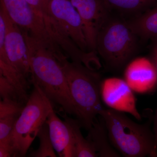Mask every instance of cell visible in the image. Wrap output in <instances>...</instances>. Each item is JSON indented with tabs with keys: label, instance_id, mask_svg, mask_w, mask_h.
I'll return each mask as SVG.
<instances>
[{
	"label": "cell",
	"instance_id": "6da1fadb",
	"mask_svg": "<svg viewBox=\"0 0 157 157\" xmlns=\"http://www.w3.org/2000/svg\"><path fill=\"white\" fill-rule=\"evenodd\" d=\"M28 49L31 82L40 88L50 102L65 113L76 116L67 78L57 54L22 32Z\"/></svg>",
	"mask_w": 157,
	"mask_h": 157
},
{
	"label": "cell",
	"instance_id": "7a4b0ae2",
	"mask_svg": "<svg viewBox=\"0 0 157 157\" xmlns=\"http://www.w3.org/2000/svg\"><path fill=\"white\" fill-rule=\"evenodd\" d=\"M103 119L113 146L123 156L157 157V144L151 125L153 117L144 124L136 123L123 112L103 109Z\"/></svg>",
	"mask_w": 157,
	"mask_h": 157
},
{
	"label": "cell",
	"instance_id": "3957f363",
	"mask_svg": "<svg viewBox=\"0 0 157 157\" xmlns=\"http://www.w3.org/2000/svg\"><path fill=\"white\" fill-rule=\"evenodd\" d=\"M6 26L0 24V75L6 77L19 95L28 94L31 68L28 49L20 28L0 6Z\"/></svg>",
	"mask_w": 157,
	"mask_h": 157
},
{
	"label": "cell",
	"instance_id": "277c9868",
	"mask_svg": "<svg viewBox=\"0 0 157 157\" xmlns=\"http://www.w3.org/2000/svg\"><path fill=\"white\" fill-rule=\"evenodd\" d=\"M57 58L67 78L77 121L81 128L88 131L104 109L100 75L82 64L68 61L64 55Z\"/></svg>",
	"mask_w": 157,
	"mask_h": 157
},
{
	"label": "cell",
	"instance_id": "5b68a950",
	"mask_svg": "<svg viewBox=\"0 0 157 157\" xmlns=\"http://www.w3.org/2000/svg\"><path fill=\"white\" fill-rule=\"evenodd\" d=\"M16 121L9 140L13 157H25L46 122L53 104L36 85Z\"/></svg>",
	"mask_w": 157,
	"mask_h": 157
},
{
	"label": "cell",
	"instance_id": "8992f818",
	"mask_svg": "<svg viewBox=\"0 0 157 157\" xmlns=\"http://www.w3.org/2000/svg\"><path fill=\"white\" fill-rule=\"evenodd\" d=\"M136 36L129 24L119 21L106 22L98 34L96 49L107 64L119 69L135 52Z\"/></svg>",
	"mask_w": 157,
	"mask_h": 157
},
{
	"label": "cell",
	"instance_id": "52a82bcc",
	"mask_svg": "<svg viewBox=\"0 0 157 157\" xmlns=\"http://www.w3.org/2000/svg\"><path fill=\"white\" fill-rule=\"evenodd\" d=\"M9 16L24 33L53 51L59 46L51 36L43 17L36 14L26 0H0Z\"/></svg>",
	"mask_w": 157,
	"mask_h": 157
},
{
	"label": "cell",
	"instance_id": "ba28073f",
	"mask_svg": "<svg viewBox=\"0 0 157 157\" xmlns=\"http://www.w3.org/2000/svg\"><path fill=\"white\" fill-rule=\"evenodd\" d=\"M81 18L88 49L95 52L98 34L107 21L109 8L103 0H70Z\"/></svg>",
	"mask_w": 157,
	"mask_h": 157
},
{
	"label": "cell",
	"instance_id": "9c48e42d",
	"mask_svg": "<svg viewBox=\"0 0 157 157\" xmlns=\"http://www.w3.org/2000/svg\"><path fill=\"white\" fill-rule=\"evenodd\" d=\"M134 93L122 78L109 77L101 81V98L104 104L109 109L128 113L140 121L141 117L137 110Z\"/></svg>",
	"mask_w": 157,
	"mask_h": 157
},
{
	"label": "cell",
	"instance_id": "30bf717a",
	"mask_svg": "<svg viewBox=\"0 0 157 157\" xmlns=\"http://www.w3.org/2000/svg\"><path fill=\"white\" fill-rule=\"evenodd\" d=\"M48 13L78 48L89 52L81 18L70 0H52Z\"/></svg>",
	"mask_w": 157,
	"mask_h": 157
},
{
	"label": "cell",
	"instance_id": "8fae6325",
	"mask_svg": "<svg viewBox=\"0 0 157 157\" xmlns=\"http://www.w3.org/2000/svg\"><path fill=\"white\" fill-rule=\"evenodd\" d=\"M124 79L137 94H151L157 90V71L150 58L139 57L129 62Z\"/></svg>",
	"mask_w": 157,
	"mask_h": 157
},
{
	"label": "cell",
	"instance_id": "7c38bea8",
	"mask_svg": "<svg viewBox=\"0 0 157 157\" xmlns=\"http://www.w3.org/2000/svg\"><path fill=\"white\" fill-rule=\"evenodd\" d=\"M54 148L59 156L75 157L72 130L66 121L58 117L53 108L46 120Z\"/></svg>",
	"mask_w": 157,
	"mask_h": 157
},
{
	"label": "cell",
	"instance_id": "4fadbf2b",
	"mask_svg": "<svg viewBox=\"0 0 157 157\" xmlns=\"http://www.w3.org/2000/svg\"><path fill=\"white\" fill-rule=\"evenodd\" d=\"M100 116V115H99ZM101 120L96 118L94 124L88 130L86 137L95 149L98 157H120L121 154L110 145L107 129L104 121L100 116Z\"/></svg>",
	"mask_w": 157,
	"mask_h": 157
},
{
	"label": "cell",
	"instance_id": "5bb4252c",
	"mask_svg": "<svg viewBox=\"0 0 157 157\" xmlns=\"http://www.w3.org/2000/svg\"><path fill=\"white\" fill-rule=\"evenodd\" d=\"M137 36L144 39L157 37V6L129 24Z\"/></svg>",
	"mask_w": 157,
	"mask_h": 157
},
{
	"label": "cell",
	"instance_id": "9a60e30c",
	"mask_svg": "<svg viewBox=\"0 0 157 157\" xmlns=\"http://www.w3.org/2000/svg\"><path fill=\"white\" fill-rule=\"evenodd\" d=\"M64 121L70 125L73 133L75 157H98V154L92 144L82 134L80 124L77 120L68 117L67 114L63 116Z\"/></svg>",
	"mask_w": 157,
	"mask_h": 157
},
{
	"label": "cell",
	"instance_id": "2e32d148",
	"mask_svg": "<svg viewBox=\"0 0 157 157\" xmlns=\"http://www.w3.org/2000/svg\"><path fill=\"white\" fill-rule=\"evenodd\" d=\"M39 140L38 149L32 151L29 155L32 157H56V155L49 135L48 124L45 122L37 135Z\"/></svg>",
	"mask_w": 157,
	"mask_h": 157
},
{
	"label": "cell",
	"instance_id": "e0dca14e",
	"mask_svg": "<svg viewBox=\"0 0 157 157\" xmlns=\"http://www.w3.org/2000/svg\"><path fill=\"white\" fill-rule=\"evenodd\" d=\"M108 8L126 11H134L157 2V0H103Z\"/></svg>",
	"mask_w": 157,
	"mask_h": 157
},
{
	"label": "cell",
	"instance_id": "ac0fdd59",
	"mask_svg": "<svg viewBox=\"0 0 157 157\" xmlns=\"http://www.w3.org/2000/svg\"><path fill=\"white\" fill-rule=\"evenodd\" d=\"M25 105L18 101L3 99L0 102V118L9 116L19 117Z\"/></svg>",
	"mask_w": 157,
	"mask_h": 157
},
{
	"label": "cell",
	"instance_id": "d6986e66",
	"mask_svg": "<svg viewBox=\"0 0 157 157\" xmlns=\"http://www.w3.org/2000/svg\"><path fill=\"white\" fill-rule=\"evenodd\" d=\"M17 118L9 116L0 118V144H9Z\"/></svg>",
	"mask_w": 157,
	"mask_h": 157
},
{
	"label": "cell",
	"instance_id": "ffe728a7",
	"mask_svg": "<svg viewBox=\"0 0 157 157\" xmlns=\"http://www.w3.org/2000/svg\"><path fill=\"white\" fill-rule=\"evenodd\" d=\"M0 95L2 100L9 99L20 102L15 88L6 77L2 75H0Z\"/></svg>",
	"mask_w": 157,
	"mask_h": 157
},
{
	"label": "cell",
	"instance_id": "44dd1931",
	"mask_svg": "<svg viewBox=\"0 0 157 157\" xmlns=\"http://www.w3.org/2000/svg\"><path fill=\"white\" fill-rule=\"evenodd\" d=\"M36 14L43 18L48 11L45 9L42 0H26Z\"/></svg>",
	"mask_w": 157,
	"mask_h": 157
},
{
	"label": "cell",
	"instance_id": "7402d4cb",
	"mask_svg": "<svg viewBox=\"0 0 157 157\" xmlns=\"http://www.w3.org/2000/svg\"><path fill=\"white\" fill-rule=\"evenodd\" d=\"M153 39L154 40V43L153 46L150 59L153 63L157 71V37Z\"/></svg>",
	"mask_w": 157,
	"mask_h": 157
},
{
	"label": "cell",
	"instance_id": "603a6c76",
	"mask_svg": "<svg viewBox=\"0 0 157 157\" xmlns=\"http://www.w3.org/2000/svg\"><path fill=\"white\" fill-rule=\"evenodd\" d=\"M153 131L155 137L156 142L157 144V108L155 113L153 116Z\"/></svg>",
	"mask_w": 157,
	"mask_h": 157
},
{
	"label": "cell",
	"instance_id": "cb8c5ba5",
	"mask_svg": "<svg viewBox=\"0 0 157 157\" xmlns=\"http://www.w3.org/2000/svg\"><path fill=\"white\" fill-rule=\"evenodd\" d=\"M52 0H42L43 1V4H44V7H45V9L48 11V7L49 3L52 2Z\"/></svg>",
	"mask_w": 157,
	"mask_h": 157
}]
</instances>
